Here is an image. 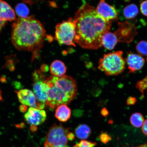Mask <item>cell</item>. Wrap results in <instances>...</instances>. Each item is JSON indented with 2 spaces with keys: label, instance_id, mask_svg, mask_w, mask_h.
I'll return each mask as SVG.
<instances>
[{
  "label": "cell",
  "instance_id": "cell-1",
  "mask_svg": "<svg viewBox=\"0 0 147 147\" xmlns=\"http://www.w3.org/2000/svg\"><path fill=\"white\" fill-rule=\"evenodd\" d=\"M76 34L75 43L83 48L97 49L102 47V36L109 32L111 22L103 19L89 3H84L74 18Z\"/></svg>",
  "mask_w": 147,
  "mask_h": 147
},
{
  "label": "cell",
  "instance_id": "cell-2",
  "mask_svg": "<svg viewBox=\"0 0 147 147\" xmlns=\"http://www.w3.org/2000/svg\"><path fill=\"white\" fill-rule=\"evenodd\" d=\"M45 33L43 25L34 16L20 18L12 26V42L18 50L32 52L34 60L39 56Z\"/></svg>",
  "mask_w": 147,
  "mask_h": 147
},
{
  "label": "cell",
  "instance_id": "cell-3",
  "mask_svg": "<svg viewBox=\"0 0 147 147\" xmlns=\"http://www.w3.org/2000/svg\"><path fill=\"white\" fill-rule=\"evenodd\" d=\"M45 82L49 87L47 106L51 110L61 105L69 104L77 96L76 82L71 77L51 76L46 78Z\"/></svg>",
  "mask_w": 147,
  "mask_h": 147
},
{
  "label": "cell",
  "instance_id": "cell-4",
  "mask_svg": "<svg viewBox=\"0 0 147 147\" xmlns=\"http://www.w3.org/2000/svg\"><path fill=\"white\" fill-rule=\"evenodd\" d=\"M123 54V51H117L104 55L99 60L98 69L107 76L121 74L125 68Z\"/></svg>",
  "mask_w": 147,
  "mask_h": 147
},
{
  "label": "cell",
  "instance_id": "cell-5",
  "mask_svg": "<svg viewBox=\"0 0 147 147\" xmlns=\"http://www.w3.org/2000/svg\"><path fill=\"white\" fill-rule=\"evenodd\" d=\"M55 32V39L60 45L76 47L75 25L72 18L57 24Z\"/></svg>",
  "mask_w": 147,
  "mask_h": 147
},
{
  "label": "cell",
  "instance_id": "cell-6",
  "mask_svg": "<svg viewBox=\"0 0 147 147\" xmlns=\"http://www.w3.org/2000/svg\"><path fill=\"white\" fill-rule=\"evenodd\" d=\"M69 129L60 125H53L46 136L44 147H60L67 146L69 141Z\"/></svg>",
  "mask_w": 147,
  "mask_h": 147
},
{
  "label": "cell",
  "instance_id": "cell-7",
  "mask_svg": "<svg viewBox=\"0 0 147 147\" xmlns=\"http://www.w3.org/2000/svg\"><path fill=\"white\" fill-rule=\"evenodd\" d=\"M32 78L34 93L39 103L40 109H43L47 106L49 90L45 76L41 71L36 70L33 73Z\"/></svg>",
  "mask_w": 147,
  "mask_h": 147
},
{
  "label": "cell",
  "instance_id": "cell-8",
  "mask_svg": "<svg viewBox=\"0 0 147 147\" xmlns=\"http://www.w3.org/2000/svg\"><path fill=\"white\" fill-rule=\"evenodd\" d=\"M118 26V29L114 33L118 42L129 43L133 41L138 34L135 26L127 22H119Z\"/></svg>",
  "mask_w": 147,
  "mask_h": 147
},
{
  "label": "cell",
  "instance_id": "cell-9",
  "mask_svg": "<svg viewBox=\"0 0 147 147\" xmlns=\"http://www.w3.org/2000/svg\"><path fill=\"white\" fill-rule=\"evenodd\" d=\"M95 10L98 15L106 21L112 22L119 19L118 12L114 7L106 3L105 0H100Z\"/></svg>",
  "mask_w": 147,
  "mask_h": 147
},
{
  "label": "cell",
  "instance_id": "cell-10",
  "mask_svg": "<svg viewBox=\"0 0 147 147\" xmlns=\"http://www.w3.org/2000/svg\"><path fill=\"white\" fill-rule=\"evenodd\" d=\"M47 115L45 110L30 108L25 114L26 121L31 126L40 125L45 122Z\"/></svg>",
  "mask_w": 147,
  "mask_h": 147
},
{
  "label": "cell",
  "instance_id": "cell-11",
  "mask_svg": "<svg viewBox=\"0 0 147 147\" xmlns=\"http://www.w3.org/2000/svg\"><path fill=\"white\" fill-rule=\"evenodd\" d=\"M18 100L23 105L40 109L39 103L37 100L34 93L28 89H25L16 91Z\"/></svg>",
  "mask_w": 147,
  "mask_h": 147
},
{
  "label": "cell",
  "instance_id": "cell-12",
  "mask_svg": "<svg viewBox=\"0 0 147 147\" xmlns=\"http://www.w3.org/2000/svg\"><path fill=\"white\" fill-rule=\"evenodd\" d=\"M126 60L130 73L140 70L145 63V59L142 56L131 52L128 53Z\"/></svg>",
  "mask_w": 147,
  "mask_h": 147
},
{
  "label": "cell",
  "instance_id": "cell-13",
  "mask_svg": "<svg viewBox=\"0 0 147 147\" xmlns=\"http://www.w3.org/2000/svg\"><path fill=\"white\" fill-rule=\"evenodd\" d=\"M0 18L5 22L14 21L16 18L13 9L3 0H0Z\"/></svg>",
  "mask_w": 147,
  "mask_h": 147
},
{
  "label": "cell",
  "instance_id": "cell-14",
  "mask_svg": "<svg viewBox=\"0 0 147 147\" xmlns=\"http://www.w3.org/2000/svg\"><path fill=\"white\" fill-rule=\"evenodd\" d=\"M118 42V40L115 33L108 32L102 36V46L108 50H113Z\"/></svg>",
  "mask_w": 147,
  "mask_h": 147
},
{
  "label": "cell",
  "instance_id": "cell-15",
  "mask_svg": "<svg viewBox=\"0 0 147 147\" xmlns=\"http://www.w3.org/2000/svg\"><path fill=\"white\" fill-rule=\"evenodd\" d=\"M71 115V109L66 104L58 106L55 110V117L60 122H67L70 118Z\"/></svg>",
  "mask_w": 147,
  "mask_h": 147
},
{
  "label": "cell",
  "instance_id": "cell-16",
  "mask_svg": "<svg viewBox=\"0 0 147 147\" xmlns=\"http://www.w3.org/2000/svg\"><path fill=\"white\" fill-rule=\"evenodd\" d=\"M67 68L61 61L55 60L51 63L50 72L53 76L60 78L64 76L67 71Z\"/></svg>",
  "mask_w": 147,
  "mask_h": 147
},
{
  "label": "cell",
  "instance_id": "cell-17",
  "mask_svg": "<svg viewBox=\"0 0 147 147\" xmlns=\"http://www.w3.org/2000/svg\"><path fill=\"white\" fill-rule=\"evenodd\" d=\"M91 133L90 128L88 125L82 124L79 125L75 130L77 137L80 139H86L90 136Z\"/></svg>",
  "mask_w": 147,
  "mask_h": 147
},
{
  "label": "cell",
  "instance_id": "cell-18",
  "mask_svg": "<svg viewBox=\"0 0 147 147\" xmlns=\"http://www.w3.org/2000/svg\"><path fill=\"white\" fill-rule=\"evenodd\" d=\"M139 13V10L136 5L134 4L129 5L123 10V14L127 19H132L135 18Z\"/></svg>",
  "mask_w": 147,
  "mask_h": 147
},
{
  "label": "cell",
  "instance_id": "cell-19",
  "mask_svg": "<svg viewBox=\"0 0 147 147\" xmlns=\"http://www.w3.org/2000/svg\"><path fill=\"white\" fill-rule=\"evenodd\" d=\"M130 123L136 128L141 127L144 122V117L142 114L139 113L133 114L130 117Z\"/></svg>",
  "mask_w": 147,
  "mask_h": 147
},
{
  "label": "cell",
  "instance_id": "cell-20",
  "mask_svg": "<svg viewBox=\"0 0 147 147\" xmlns=\"http://www.w3.org/2000/svg\"><path fill=\"white\" fill-rule=\"evenodd\" d=\"M16 11L18 16L20 18L28 17L29 13V9L26 5L22 3H18L16 7Z\"/></svg>",
  "mask_w": 147,
  "mask_h": 147
},
{
  "label": "cell",
  "instance_id": "cell-21",
  "mask_svg": "<svg viewBox=\"0 0 147 147\" xmlns=\"http://www.w3.org/2000/svg\"><path fill=\"white\" fill-rule=\"evenodd\" d=\"M136 49L141 56L147 57V42L145 41L139 42L136 47Z\"/></svg>",
  "mask_w": 147,
  "mask_h": 147
},
{
  "label": "cell",
  "instance_id": "cell-22",
  "mask_svg": "<svg viewBox=\"0 0 147 147\" xmlns=\"http://www.w3.org/2000/svg\"><path fill=\"white\" fill-rule=\"evenodd\" d=\"M136 88L144 96V92L146 90L147 92V76L137 82Z\"/></svg>",
  "mask_w": 147,
  "mask_h": 147
},
{
  "label": "cell",
  "instance_id": "cell-23",
  "mask_svg": "<svg viewBox=\"0 0 147 147\" xmlns=\"http://www.w3.org/2000/svg\"><path fill=\"white\" fill-rule=\"evenodd\" d=\"M96 145L95 142L86 140H82L78 144L75 145L74 147H94Z\"/></svg>",
  "mask_w": 147,
  "mask_h": 147
},
{
  "label": "cell",
  "instance_id": "cell-24",
  "mask_svg": "<svg viewBox=\"0 0 147 147\" xmlns=\"http://www.w3.org/2000/svg\"><path fill=\"white\" fill-rule=\"evenodd\" d=\"M100 138L101 142L106 144L112 139V138L109 135L106 133H103L100 134Z\"/></svg>",
  "mask_w": 147,
  "mask_h": 147
},
{
  "label": "cell",
  "instance_id": "cell-25",
  "mask_svg": "<svg viewBox=\"0 0 147 147\" xmlns=\"http://www.w3.org/2000/svg\"><path fill=\"white\" fill-rule=\"evenodd\" d=\"M140 11L143 15L147 16V0L143 1L141 3Z\"/></svg>",
  "mask_w": 147,
  "mask_h": 147
},
{
  "label": "cell",
  "instance_id": "cell-26",
  "mask_svg": "<svg viewBox=\"0 0 147 147\" xmlns=\"http://www.w3.org/2000/svg\"><path fill=\"white\" fill-rule=\"evenodd\" d=\"M5 67L10 70V71H14L15 67L14 63L11 61H8L5 64Z\"/></svg>",
  "mask_w": 147,
  "mask_h": 147
},
{
  "label": "cell",
  "instance_id": "cell-27",
  "mask_svg": "<svg viewBox=\"0 0 147 147\" xmlns=\"http://www.w3.org/2000/svg\"><path fill=\"white\" fill-rule=\"evenodd\" d=\"M136 99L135 97H129L127 100V104L129 105H134L136 102Z\"/></svg>",
  "mask_w": 147,
  "mask_h": 147
},
{
  "label": "cell",
  "instance_id": "cell-28",
  "mask_svg": "<svg viewBox=\"0 0 147 147\" xmlns=\"http://www.w3.org/2000/svg\"><path fill=\"white\" fill-rule=\"evenodd\" d=\"M142 130L143 134L147 136V119L144 121L142 126Z\"/></svg>",
  "mask_w": 147,
  "mask_h": 147
},
{
  "label": "cell",
  "instance_id": "cell-29",
  "mask_svg": "<svg viewBox=\"0 0 147 147\" xmlns=\"http://www.w3.org/2000/svg\"><path fill=\"white\" fill-rule=\"evenodd\" d=\"M27 107L25 105H22L20 106V111L22 113H25L26 112L27 110Z\"/></svg>",
  "mask_w": 147,
  "mask_h": 147
},
{
  "label": "cell",
  "instance_id": "cell-30",
  "mask_svg": "<svg viewBox=\"0 0 147 147\" xmlns=\"http://www.w3.org/2000/svg\"><path fill=\"white\" fill-rule=\"evenodd\" d=\"M41 71L43 72H46L49 70V67L46 65H43L41 66Z\"/></svg>",
  "mask_w": 147,
  "mask_h": 147
},
{
  "label": "cell",
  "instance_id": "cell-31",
  "mask_svg": "<svg viewBox=\"0 0 147 147\" xmlns=\"http://www.w3.org/2000/svg\"><path fill=\"white\" fill-rule=\"evenodd\" d=\"M5 22L4 21H2V20L0 18V32H1L2 28L4 26L5 24Z\"/></svg>",
  "mask_w": 147,
  "mask_h": 147
},
{
  "label": "cell",
  "instance_id": "cell-32",
  "mask_svg": "<svg viewBox=\"0 0 147 147\" xmlns=\"http://www.w3.org/2000/svg\"><path fill=\"white\" fill-rule=\"evenodd\" d=\"M102 113L104 116H107L108 114V112L106 109H103L102 110Z\"/></svg>",
  "mask_w": 147,
  "mask_h": 147
},
{
  "label": "cell",
  "instance_id": "cell-33",
  "mask_svg": "<svg viewBox=\"0 0 147 147\" xmlns=\"http://www.w3.org/2000/svg\"><path fill=\"white\" fill-rule=\"evenodd\" d=\"M30 129L32 132H35L37 130V127L36 126H30Z\"/></svg>",
  "mask_w": 147,
  "mask_h": 147
},
{
  "label": "cell",
  "instance_id": "cell-34",
  "mask_svg": "<svg viewBox=\"0 0 147 147\" xmlns=\"http://www.w3.org/2000/svg\"><path fill=\"white\" fill-rule=\"evenodd\" d=\"M0 81L1 82L4 83L6 81V79L5 78V76H2L1 78H0Z\"/></svg>",
  "mask_w": 147,
  "mask_h": 147
},
{
  "label": "cell",
  "instance_id": "cell-35",
  "mask_svg": "<svg viewBox=\"0 0 147 147\" xmlns=\"http://www.w3.org/2000/svg\"><path fill=\"white\" fill-rule=\"evenodd\" d=\"M133 147H147V144H145L142 145H139V146H134Z\"/></svg>",
  "mask_w": 147,
  "mask_h": 147
},
{
  "label": "cell",
  "instance_id": "cell-36",
  "mask_svg": "<svg viewBox=\"0 0 147 147\" xmlns=\"http://www.w3.org/2000/svg\"><path fill=\"white\" fill-rule=\"evenodd\" d=\"M2 100H3V98L1 95V92L0 91V102Z\"/></svg>",
  "mask_w": 147,
  "mask_h": 147
},
{
  "label": "cell",
  "instance_id": "cell-37",
  "mask_svg": "<svg viewBox=\"0 0 147 147\" xmlns=\"http://www.w3.org/2000/svg\"><path fill=\"white\" fill-rule=\"evenodd\" d=\"M25 1H28V2H30V1H32V0H24Z\"/></svg>",
  "mask_w": 147,
  "mask_h": 147
},
{
  "label": "cell",
  "instance_id": "cell-38",
  "mask_svg": "<svg viewBox=\"0 0 147 147\" xmlns=\"http://www.w3.org/2000/svg\"><path fill=\"white\" fill-rule=\"evenodd\" d=\"M124 1L126 2H129L130 1V0H124Z\"/></svg>",
  "mask_w": 147,
  "mask_h": 147
},
{
  "label": "cell",
  "instance_id": "cell-39",
  "mask_svg": "<svg viewBox=\"0 0 147 147\" xmlns=\"http://www.w3.org/2000/svg\"><path fill=\"white\" fill-rule=\"evenodd\" d=\"M60 147H70L69 146H67H67H64Z\"/></svg>",
  "mask_w": 147,
  "mask_h": 147
}]
</instances>
